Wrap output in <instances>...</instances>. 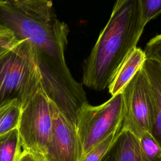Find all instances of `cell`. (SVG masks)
<instances>
[{
  "mask_svg": "<svg viewBox=\"0 0 161 161\" xmlns=\"http://www.w3.org/2000/svg\"><path fill=\"white\" fill-rule=\"evenodd\" d=\"M140 17L145 26L161 13V0H140Z\"/></svg>",
  "mask_w": 161,
  "mask_h": 161,
  "instance_id": "cell-15",
  "label": "cell"
},
{
  "mask_svg": "<svg viewBox=\"0 0 161 161\" xmlns=\"http://www.w3.org/2000/svg\"><path fill=\"white\" fill-rule=\"evenodd\" d=\"M16 44H17V43H16ZM13 47H12V48H13ZM12 48H9V49H8V50H4V51H3V52H1V53H0V58H2L3 57H4V55H6V53H8V52H9V51Z\"/></svg>",
  "mask_w": 161,
  "mask_h": 161,
  "instance_id": "cell-19",
  "label": "cell"
},
{
  "mask_svg": "<svg viewBox=\"0 0 161 161\" xmlns=\"http://www.w3.org/2000/svg\"><path fill=\"white\" fill-rule=\"evenodd\" d=\"M21 113V104L11 99L0 104V136L18 128Z\"/></svg>",
  "mask_w": 161,
  "mask_h": 161,
  "instance_id": "cell-12",
  "label": "cell"
},
{
  "mask_svg": "<svg viewBox=\"0 0 161 161\" xmlns=\"http://www.w3.org/2000/svg\"><path fill=\"white\" fill-rule=\"evenodd\" d=\"M21 149L18 128L0 136V161H19Z\"/></svg>",
  "mask_w": 161,
  "mask_h": 161,
  "instance_id": "cell-11",
  "label": "cell"
},
{
  "mask_svg": "<svg viewBox=\"0 0 161 161\" xmlns=\"http://www.w3.org/2000/svg\"><path fill=\"white\" fill-rule=\"evenodd\" d=\"M123 115L121 92L101 105L94 106L87 103L81 107L77 115L76 129L83 157L110 134L121 128Z\"/></svg>",
  "mask_w": 161,
  "mask_h": 161,
  "instance_id": "cell-5",
  "label": "cell"
},
{
  "mask_svg": "<svg viewBox=\"0 0 161 161\" xmlns=\"http://www.w3.org/2000/svg\"><path fill=\"white\" fill-rule=\"evenodd\" d=\"M19 161H44L42 157L26 150H23Z\"/></svg>",
  "mask_w": 161,
  "mask_h": 161,
  "instance_id": "cell-18",
  "label": "cell"
},
{
  "mask_svg": "<svg viewBox=\"0 0 161 161\" xmlns=\"http://www.w3.org/2000/svg\"><path fill=\"white\" fill-rule=\"evenodd\" d=\"M145 25L140 0H118L83 65L82 83L96 91L108 88L119 67L136 47Z\"/></svg>",
  "mask_w": 161,
  "mask_h": 161,
  "instance_id": "cell-2",
  "label": "cell"
},
{
  "mask_svg": "<svg viewBox=\"0 0 161 161\" xmlns=\"http://www.w3.org/2000/svg\"><path fill=\"white\" fill-rule=\"evenodd\" d=\"M0 24L33 47L47 94L76 125L77 113L88 101L82 84L75 80L66 65L69 28L57 18L52 1H0Z\"/></svg>",
  "mask_w": 161,
  "mask_h": 161,
  "instance_id": "cell-1",
  "label": "cell"
},
{
  "mask_svg": "<svg viewBox=\"0 0 161 161\" xmlns=\"http://www.w3.org/2000/svg\"><path fill=\"white\" fill-rule=\"evenodd\" d=\"M18 41L11 29L0 24V53L12 48Z\"/></svg>",
  "mask_w": 161,
  "mask_h": 161,
  "instance_id": "cell-17",
  "label": "cell"
},
{
  "mask_svg": "<svg viewBox=\"0 0 161 161\" xmlns=\"http://www.w3.org/2000/svg\"><path fill=\"white\" fill-rule=\"evenodd\" d=\"M121 128L110 134L104 140L84 155L82 161H100L116 140Z\"/></svg>",
  "mask_w": 161,
  "mask_h": 161,
  "instance_id": "cell-13",
  "label": "cell"
},
{
  "mask_svg": "<svg viewBox=\"0 0 161 161\" xmlns=\"http://www.w3.org/2000/svg\"><path fill=\"white\" fill-rule=\"evenodd\" d=\"M143 52L145 60H153L161 65V34L152 38Z\"/></svg>",
  "mask_w": 161,
  "mask_h": 161,
  "instance_id": "cell-16",
  "label": "cell"
},
{
  "mask_svg": "<svg viewBox=\"0 0 161 161\" xmlns=\"http://www.w3.org/2000/svg\"><path fill=\"white\" fill-rule=\"evenodd\" d=\"M100 161H148L143 155L139 139L121 129L114 143Z\"/></svg>",
  "mask_w": 161,
  "mask_h": 161,
  "instance_id": "cell-9",
  "label": "cell"
},
{
  "mask_svg": "<svg viewBox=\"0 0 161 161\" xmlns=\"http://www.w3.org/2000/svg\"><path fill=\"white\" fill-rule=\"evenodd\" d=\"M142 67L148 77L152 97L153 116L150 133L161 148V65L145 60Z\"/></svg>",
  "mask_w": 161,
  "mask_h": 161,
  "instance_id": "cell-8",
  "label": "cell"
},
{
  "mask_svg": "<svg viewBox=\"0 0 161 161\" xmlns=\"http://www.w3.org/2000/svg\"><path fill=\"white\" fill-rule=\"evenodd\" d=\"M52 128L44 161H82V147L76 129L51 100Z\"/></svg>",
  "mask_w": 161,
  "mask_h": 161,
  "instance_id": "cell-7",
  "label": "cell"
},
{
  "mask_svg": "<svg viewBox=\"0 0 161 161\" xmlns=\"http://www.w3.org/2000/svg\"><path fill=\"white\" fill-rule=\"evenodd\" d=\"M52 128L51 99L41 84L21 105L18 130L23 150L43 157Z\"/></svg>",
  "mask_w": 161,
  "mask_h": 161,
  "instance_id": "cell-4",
  "label": "cell"
},
{
  "mask_svg": "<svg viewBox=\"0 0 161 161\" xmlns=\"http://www.w3.org/2000/svg\"><path fill=\"white\" fill-rule=\"evenodd\" d=\"M145 61L143 50L136 47L128 56L114 77L108 89L112 96L121 92Z\"/></svg>",
  "mask_w": 161,
  "mask_h": 161,
  "instance_id": "cell-10",
  "label": "cell"
},
{
  "mask_svg": "<svg viewBox=\"0 0 161 161\" xmlns=\"http://www.w3.org/2000/svg\"><path fill=\"white\" fill-rule=\"evenodd\" d=\"M139 140L143 155L148 161H161V148L150 132L144 133Z\"/></svg>",
  "mask_w": 161,
  "mask_h": 161,
  "instance_id": "cell-14",
  "label": "cell"
},
{
  "mask_svg": "<svg viewBox=\"0 0 161 161\" xmlns=\"http://www.w3.org/2000/svg\"><path fill=\"white\" fill-rule=\"evenodd\" d=\"M43 84L38 57L33 47L19 40L0 58V104L17 99L21 105Z\"/></svg>",
  "mask_w": 161,
  "mask_h": 161,
  "instance_id": "cell-3",
  "label": "cell"
},
{
  "mask_svg": "<svg viewBox=\"0 0 161 161\" xmlns=\"http://www.w3.org/2000/svg\"><path fill=\"white\" fill-rule=\"evenodd\" d=\"M123 115L121 129L138 139L150 132L153 116L152 97L148 77L142 67L121 91Z\"/></svg>",
  "mask_w": 161,
  "mask_h": 161,
  "instance_id": "cell-6",
  "label": "cell"
}]
</instances>
